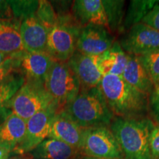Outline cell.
<instances>
[{
	"mask_svg": "<svg viewBox=\"0 0 159 159\" xmlns=\"http://www.w3.org/2000/svg\"><path fill=\"white\" fill-rule=\"evenodd\" d=\"M98 87L114 116L130 119L149 116L148 95L131 86L122 77L104 75Z\"/></svg>",
	"mask_w": 159,
	"mask_h": 159,
	"instance_id": "6da1fadb",
	"label": "cell"
},
{
	"mask_svg": "<svg viewBox=\"0 0 159 159\" xmlns=\"http://www.w3.org/2000/svg\"><path fill=\"white\" fill-rule=\"evenodd\" d=\"M156 123L150 116H114L109 128L116 137L125 159H152L150 137Z\"/></svg>",
	"mask_w": 159,
	"mask_h": 159,
	"instance_id": "7a4b0ae2",
	"label": "cell"
},
{
	"mask_svg": "<svg viewBox=\"0 0 159 159\" xmlns=\"http://www.w3.org/2000/svg\"><path fill=\"white\" fill-rule=\"evenodd\" d=\"M62 112L84 129L109 127L114 118L98 86L80 91L78 95L65 107Z\"/></svg>",
	"mask_w": 159,
	"mask_h": 159,
	"instance_id": "3957f363",
	"label": "cell"
},
{
	"mask_svg": "<svg viewBox=\"0 0 159 159\" xmlns=\"http://www.w3.org/2000/svg\"><path fill=\"white\" fill-rule=\"evenodd\" d=\"M72 2L71 13L82 27L102 26L113 34L122 31L125 1L76 0Z\"/></svg>",
	"mask_w": 159,
	"mask_h": 159,
	"instance_id": "277c9868",
	"label": "cell"
},
{
	"mask_svg": "<svg viewBox=\"0 0 159 159\" xmlns=\"http://www.w3.org/2000/svg\"><path fill=\"white\" fill-rule=\"evenodd\" d=\"M54 27L49 31L47 52L55 61L67 62L76 51L82 27L71 11L57 13Z\"/></svg>",
	"mask_w": 159,
	"mask_h": 159,
	"instance_id": "5b68a950",
	"label": "cell"
},
{
	"mask_svg": "<svg viewBox=\"0 0 159 159\" xmlns=\"http://www.w3.org/2000/svg\"><path fill=\"white\" fill-rule=\"evenodd\" d=\"M44 86L57 109L62 111L75 99L80 91V84L67 62L53 61L46 76Z\"/></svg>",
	"mask_w": 159,
	"mask_h": 159,
	"instance_id": "8992f818",
	"label": "cell"
},
{
	"mask_svg": "<svg viewBox=\"0 0 159 159\" xmlns=\"http://www.w3.org/2000/svg\"><path fill=\"white\" fill-rule=\"evenodd\" d=\"M7 106L12 114L27 122L39 111L56 105L46 90L44 82L26 80L23 86L7 103Z\"/></svg>",
	"mask_w": 159,
	"mask_h": 159,
	"instance_id": "52a82bcc",
	"label": "cell"
},
{
	"mask_svg": "<svg viewBox=\"0 0 159 159\" xmlns=\"http://www.w3.org/2000/svg\"><path fill=\"white\" fill-rule=\"evenodd\" d=\"M81 152L85 157L122 159L123 153L116 137L109 127L84 129Z\"/></svg>",
	"mask_w": 159,
	"mask_h": 159,
	"instance_id": "ba28073f",
	"label": "cell"
},
{
	"mask_svg": "<svg viewBox=\"0 0 159 159\" xmlns=\"http://www.w3.org/2000/svg\"><path fill=\"white\" fill-rule=\"evenodd\" d=\"M119 42L127 54L140 56L159 50V31L140 22L125 32Z\"/></svg>",
	"mask_w": 159,
	"mask_h": 159,
	"instance_id": "9c48e42d",
	"label": "cell"
},
{
	"mask_svg": "<svg viewBox=\"0 0 159 159\" xmlns=\"http://www.w3.org/2000/svg\"><path fill=\"white\" fill-rule=\"evenodd\" d=\"M57 113V108L53 106L39 111L27 120L22 142L13 152L24 155L34 150L49 137L50 122Z\"/></svg>",
	"mask_w": 159,
	"mask_h": 159,
	"instance_id": "30bf717a",
	"label": "cell"
},
{
	"mask_svg": "<svg viewBox=\"0 0 159 159\" xmlns=\"http://www.w3.org/2000/svg\"><path fill=\"white\" fill-rule=\"evenodd\" d=\"M116 37L106 27L88 25L82 27L77 39L76 50L88 55H100L112 47Z\"/></svg>",
	"mask_w": 159,
	"mask_h": 159,
	"instance_id": "8fae6325",
	"label": "cell"
},
{
	"mask_svg": "<svg viewBox=\"0 0 159 159\" xmlns=\"http://www.w3.org/2000/svg\"><path fill=\"white\" fill-rule=\"evenodd\" d=\"M67 63L78 79L80 91L97 87L104 76L99 66V55H84L76 50Z\"/></svg>",
	"mask_w": 159,
	"mask_h": 159,
	"instance_id": "7c38bea8",
	"label": "cell"
},
{
	"mask_svg": "<svg viewBox=\"0 0 159 159\" xmlns=\"http://www.w3.org/2000/svg\"><path fill=\"white\" fill-rule=\"evenodd\" d=\"M84 128L61 112L57 113L52 119L48 138L66 143L81 151Z\"/></svg>",
	"mask_w": 159,
	"mask_h": 159,
	"instance_id": "4fadbf2b",
	"label": "cell"
},
{
	"mask_svg": "<svg viewBox=\"0 0 159 159\" xmlns=\"http://www.w3.org/2000/svg\"><path fill=\"white\" fill-rule=\"evenodd\" d=\"M19 60V71L26 80L44 82L53 60L47 52H30L23 51L14 54Z\"/></svg>",
	"mask_w": 159,
	"mask_h": 159,
	"instance_id": "5bb4252c",
	"label": "cell"
},
{
	"mask_svg": "<svg viewBox=\"0 0 159 159\" xmlns=\"http://www.w3.org/2000/svg\"><path fill=\"white\" fill-rule=\"evenodd\" d=\"M20 32L25 51L47 52L49 30L35 15L21 21Z\"/></svg>",
	"mask_w": 159,
	"mask_h": 159,
	"instance_id": "9a60e30c",
	"label": "cell"
},
{
	"mask_svg": "<svg viewBox=\"0 0 159 159\" xmlns=\"http://www.w3.org/2000/svg\"><path fill=\"white\" fill-rule=\"evenodd\" d=\"M31 155L34 159H78L83 154L66 143L49 138L32 151Z\"/></svg>",
	"mask_w": 159,
	"mask_h": 159,
	"instance_id": "2e32d148",
	"label": "cell"
},
{
	"mask_svg": "<svg viewBox=\"0 0 159 159\" xmlns=\"http://www.w3.org/2000/svg\"><path fill=\"white\" fill-rule=\"evenodd\" d=\"M27 122L11 114L0 124V148L13 152L22 142Z\"/></svg>",
	"mask_w": 159,
	"mask_h": 159,
	"instance_id": "e0dca14e",
	"label": "cell"
},
{
	"mask_svg": "<svg viewBox=\"0 0 159 159\" xmlns=\"http://www.w3.org/2000/svg\"><path fill=\"white\" fill-rule=\"evenodd\" d=\"M21 21L13 19L0 21V52L12 55L25 51L20 27Z\"/></svg>",
	"mask_w": 159,
	"mask_h": 159,
	"instance_id": "ac0fdd59",
	"label": "cell"
},
{
	"mask_svg": "<svg viewBox=\"0 0 159 159\" xmlns=\"http://www.w3.org/2000/svg\"><path fill=\"white\" fill-rule=\"evenodd\" d=\"M122 77L125 82L137 90L148 95L150 94L154 83L145 70L138 56L128 55V61Z\"/></svg>",
	"mask_w": 159,
	"mask_h": 159,
	"instance_id": "d6986e66",
	"label": "cell"
},
{
	"mask_svg": "<svg viewBox=\"0 0 159 159\" xmlns=\"http://www.w3.org/2000/svg\"><path fill=\"white\" fill-rule=\"evenodd\" d=\"M128 61V54L123 50L116 40L110 49L99 55V66L103 75L122 77Z\"/></svg>",
	"mask_w": 159,
	"mask_h": 159,
	"instance_id": "ffe728a7",
	"label": "cell"
},
{
	"mask_svg": "<svg viewBox=\"0 0 159 159\" xmlns=\"http://www.w3.org/2000/svg\"><path fill=\"white\" fill-rule=\"evenodd\" d=\"M158 0H132L125 13L122 31H128L133 26L142 22L157 5Z\"/></svg>",
	"mask_w": 159,
	"mask_h": 159,
	"instance_id": "44dd1931",
	"label": "cell"
},
{
	"mask_svg": "<svg viewBox=\"0 0 159 159\" xmlns=\"http://www.w3.org/2000/svg\"><path fill=\"white\" fill-rule=\"evenodd\" d=\"M25 77L19 71L9 75L0 83V102L7 104L25 83Z\"/></svg>",
	"mask_w": 159,
	"mask_h": 159,
	"instance_id": "7402d4cb",
	"label": "cell"
},
{
	"mask_svg": "<svg viewBox=\"0 0 159 159\" xmlns=\"http://www.w3.org/2000/svg\"><path fill=\"white\" fill-rule=\"evenodd\" d=\"M13 18L19 21L35 15L39 1L34 0H12L9 1Z\"/></svg>",
	"mask_w": 159,
	"mask_h": 159,
	"instance_id": "603a6c76",
	"label": "cell"
},
{
	"mask_svg": "<svg viewBox=\"0 0 159 159\" xmlns=\"http://www.w3.org/2000/svg\"><path fill=\"white\" fill-rule=\"evenodd\" d=\"M35 16L49 31L56 24L58 15L50 2L41 0L39 1Z\"/></svg>",
	"mask_w": 159,
	"mask_h": 159,
	"instance_id": "cb8c5ba5",
	"label": "cell"
},
{
	"mask_svg": "<svg viewBox=\"0 0 159 159\" xmlns=\"http://www.w3.org/2000/svg\"><path fill=\"white\" fill-rule=\"evenodd\" d=\"M154 84L159 83V50L138 56Z\"/></svg>",
	"mask_w": 159,
	"mask_h": 159,
	"instance_id": "d4e9b609",
	"label": "cell"
},
{
	"mask_svg": "<svg viewBox=\"0 0 159 159\" xmlns=\"http://www.w3.org/2000/svg\"><path fill=\"white\" fill-rule=\"evenodd\" d=\"M149 116L155 123L159 124V83L154 85L148 96Z\"/></svg>",
	"mask_w": 159,
	"mask_h": 159,
	"instance_id": "484cf974",
	"label": "cell"
},
{
	"mask_svg": "<svg viewBox=\"0 0 159 159\" xmlns=\"http://www.w3.org/2000/svg\"><path fill=\"white\" fill-rule=\"evenodd\" d=\"M19 60L14 55H9L4 62L0 65V83L6 77L15 71H19Z\"/></svg>",
	"mask_w": 159,
	"mask_h": 159,
	"instance_id": "4316f807",
	"label": "cell"
},
{
	"mask_svg": "<svg viewBox=\"0 0 159 159\" xmlns=\"http://www.w3.org/2000/svg\"><path fill=\"white\" fill-rule=\"evenodd\" d=\"M150 150L152 159H159V124L156 123L150 134Z\"/></svg>",
	"mask_w": 159,
	"mask_h": 159,
	"instance_id": "83f0119b",
	"label": "cell"
},
{
	"mask_svg": "<svg viewBox=\"0 0 159 159\" xmlns=\"http://www.w3.org/2000/svg\"><path fill=\"white\" fill-rule=\"evenodd\" d=\"M142 22L150 25L159 31V4L142 20Z\"/></svg>",
	"mask_w": 159,
	"mask_h": 159,
	"instance_id": "f1b7e54d",
	"label": "cell"
},
{
	"mask_svg": "<svg viewBox=\"0 0 159 159\" xmlns=\"http://www.w3.org/2000/svg\"><path fill=\"white\" fill-rule=\"evenodd\" d=\"M11 19H13V15L9 1L0 0V21Z\"/></svg>",
	"mask_w": 159,
	"mask_h": 159,
	"instance_id": "f546056e",
	"label": "cell"
},
{
	"mask_svg": "<svg viewBox=\"0 0 159 159\" xmlns=\"http://www.w3.org/2000/svg\"><path fill=\"white\" fill-rule=\"evenodd\" d=\"M11 114L12 111L7 106V104H2L0 102V124L4 122Z\"/></svg>",
	"mask_w": 159,
	"mask_h": 159,
	"instance_id": "4dcf8cb0",
	"label": "cell"
},
{
	"mask_svg": "<svg viewBox=\"0 0 159 159\" xmlns=\"http://www.w3.org/2000/svg\"><path fill=\"white\" fill-rule=\"evenodd\" d=\"M7 159H34L32 155H27V154H24V155H20V156H16L13 157H9Z\"/></svg>",
	"mask_w": 159,
	"mask_h": 159,
	"instance_id": "1f68e13d",
	"label": "cell"
},
{
	"mask_svg": "<svg viewBox=\"0 0 159 159\" xmlns=\"http://www.w3.org/2000/svg\"><path fill=\"white\" fill-rule=\"evenodd\" d=\"M10 153L11 152H9L8 151L0 148V159H7L9 158Z\"/></svg>",
	"mask_w": 159,
	"mask_h": 159,
	"instance_id": "d6a6232c",
	"label": "cell"
},
{
	"mask_svg": "<svg viewBox=\"0 0 159 159\" xmlns=\"http://www.w3.org/2000/svg\"><path fill=\"white\" fill-rule=\"evenodd\" d=\"M8 56H9V55H7L4 54V53L1 52H0V65H1L2 63L4 61H5L6 59H7V57H8Z\"/></svg>",
	"mask_w": 159,
	"mask_h": 159,
	"instance_id": "836d02e7",
	"label": "cell"
},
{
	"mask_svg": "<svg viewBox=\"0 0 159 159\" xmlns=\"http://www.w3.org/2000/svg\"><path fill=\"white\" fill-rule=\"evenodd\" d=\"M84 159H106V158H91V157H85Z\"/></svg>",
	"mask_w": 159,
	"mask_h": 159,
	"instance_id": "e575fe53",
	"label": "cell"
}]
</instances>
